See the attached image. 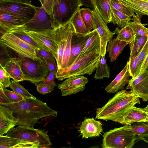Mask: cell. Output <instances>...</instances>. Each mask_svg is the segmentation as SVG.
<instances>
[{"instance_id":"31","label":"cell","mask_w":148,"mask_h":148,"mask_svg":"<svg viewBox=\"0 0 148 148\" xmlns=\"http://www.w3.org/2000/svg\"><path fill=\"white\" fill-rule=\"evenodd\" d=\"M110 8L111 17V22L112 23L117 25L120 27L122 28L131 20V17L111 7Z\"/></svg>"},{"instance_id":"14","label":"cell","mask_w":148,"mask_h":148,"mask_svg":"<svg viewBox=\"0 0 148 148\" xmlns=\"http://www.w3.org/2000/svg\"><path fill=\"white\" fill-rule=\"evenodd\" d=\"M126 89H130L144 101L148 100V70L130 80Z\"/></svg>"},{"instance_id":"51","label":"cell","mask_w":148,"mask_h":148,"mask_svg":"<svg viewBox=\"0 0 148 148\" xmlns=\"http://www.w3.org/2000/svg\"><path fill=\"white\" fill-rule=\"evenodd\" d=\"M83 5L86 7L90 8L93 10L94 9L90 0H80Z\"/></svg>"},{"instance_id":"32","label":"cell","mask_w":148,"mask_h":148,"mask_svg":"<svg viewBox=\"0 0 148 148\" xmlns=\"http://www.w3.org/2000/svg\"><path fill=\"white\" fill-rule=\"evenodd\" d=\"M9 32L29 44L36 50L40 49L41 48L40 46L27 34L24 26L12 29Z\"/></svg>"},{"instance_id":"44","label":"cell","mask_w":148,"mask_h":148,"mask_svg":"<svg viewBox=\"0 0 148 148\" xmlns=\"http://www.w3.org/2000/svg\"><path fill=\"white\" fill-rule=\"evenodd\" d=\"M36 52L38 57L44 60L51 59L54 58L51 53L43 48H41L40 49L36 50Z\"/></svg>"},{"instance_id":"6","label":"cell","mask_w":148,"mask_h":148,"mask_svg":"<svg viewBox=\"0 0 148 148\" xmlns=\"http://www.w3.org/2000/svg\"><path fill=\"white\" fill-rule=\"evenodd\" d=\"M20 58L21 69L25 76L24 81H30L37 85L48 75L49 70L44 59L39 58L36 60L25 57Z\"/></svg>"},{"instance_id":"33","label":"cell","mask_w":148,"mask_h":148,"mask_svg":"<svg viewBox=\"0 0 148 148\" xmlns=\"http://www.w3.org/2000/svg\"><path fill=\"white\" fill-rule=\"evenodd\" d=\"M75 31V28L72 24L68 34L66 45L64 51L62 66L61 68L63 70L66 69L68 67V63L71 53V38L73 34Z\"/></svg>"},{"instance_id":"47","label":"cell","mask_w":148,"mask_h":148,"mask_svg":"<svg viewBox=\"0 0 148 148\" xmlns=\"http://www.w3.org/2000/svg\"><path fill=\"white\" fill-rule=\"evenodd\" d=\"M44 60L46 62L50 72L57 71L58 67L56 65L54 58L51 59H45Z\"/></svg>"},{"instance_id":"40","label":"cell","mask_w":148,"mask_h":148,"mask_svg":"<svg viewBox=\"0 0 148 148\" xmlns=\"http://www.w3.org/2000/svg\"><path fill=\"white\" fill-rule=\"evenodd\" d=\"M110 6L130 17L134 14V12L131 8L125 5L119 0H112Z\"/></svg>"},{"instance_id":"41","label":"cell","mask_w":148,"mask_h":148,"mask_svg":"<svg viewBox=\"0 0 148 148\" xmlns=\"http://www.w3.org/2000/svg\"><path fill=\"white\" fill-rule=\"evenodd\" d=\"M10 77L6 71L3 66L0 65V84L3 88H7L9 87L11 82Z\"/></svg>"},{"instance_id":"13","label":"cell","mask_w":148,"mask_h":148,"mask_svg":"<svg viewBox=\"0 0 148 148\" xmlns=\"http://www.w3.org/2000/svg\"><path fill=\"white\" fill-rule=\"evenodd\" d=\"M88 82L86 77L79 75L66 79L58 84V88L60 90L62 96H66L84 90Z\"/></svg>"},{"instance_id":"49","label":"cell","mask_w":148,"mask_h":148,"mask_svg":"<svg viewBox=\"0 0 148 148\" xmlns=\"http://www.w3.org/2000/svg\"><path fill=\"white\" fill-rule=\"evenodd\" d=\"M32 0H0V3H16L31 4Z\"/></svg>"},{"instance_id":"10","label":"cell","mask_w":148,"mask_h":148,"mask_svg":"<svg viewBox=\"0 0 148 148\" xmlns=\"http://www.w3.org/2000/svg\"><path fill=\"white\" fill-rule=\"evenodd\" d=\"M24 27L27 31L41 32L57 28L52 18L42 6L36 7L33 18L25 24Z\"/></svg>"},{"instance_id":"34","label":"cell","mask_w":148,"mask_h":148,"mask_svg":"<svg viewBox=\"0 0 148 148\" xmlns=\"http://www.w3.org/2000/svg\"><path fill=\"white\" fill-rule=\"evenodd\" d=\"M79 9L75 12L70 21L73 24L76 32L83 34H88L91 31L86 27Z\"/></svg>"},{"instance_id":"35","label":"cell","mask_w":148,"mask_h":148,"mask_svg":"<svg viewBox=\"0 0 148 148\" xmlns=\"http://www.w3.org/2000/svg\"><path fill=\"white\" fill-rule=\"evenodd\" d=\"M110 68L106 63L105 56H101L99 62L96 69V72L94 76L96 79H100L106 77H110Z\"/></svg>"},{"instance_id":"3","label":"cell","mask_w":148,"mask_h":148,"mask_svg":"<svg viewBox=\"0 0 148 148\" xmlns=\"http://www.w3.org/2000/svg\"><path fill=\"white\" fill-rule=\"evenodd\" d=\"M101 56L100 49H96L80 58L66 69H58L56 77L62 81L85 74L90 75L97 67Z\"/></svg>"},{"instance_id":"2","label":"cell","mask_w":148,"mask_h":148,"mask_svg":"<svg viewBox=\"0 0 148 148\" xmlns=\"http://www.w3.org/2000/svg\"><path fill=\"white\" fill-rule=\"evenodd\" d=\"M140 97L132 90L122 89L117 92L103 106L97 108L96 119L112 120L122 124L132 108L140 104Z\"/></svg>"},{"instance_id":"25","label":"cell","mask_w":148,"mask_h":148,"mask_svg":"<svg viewBox=\"0 0 148 148\" xmlns=\"http://www.w3.org/2000/svg\"><path fill=\"white\" fill-rule=\"evenodd\" d=\"M100 41L99 36L96 30L93 29L90 32L89 37L84 47L77 57L76 60L95 49H100Z\"/></svg>"},{"instance_id":"16","label":"cell","mask_w":148,"mask_h":148,"mask_svg":"<svg viewBox=\"0 0 148 148\" xmlns=\"http://www.w3.org/2000/svg\"><path fill=\"white\" fill-rule=\"evenodd\" d=\"M102 125L93 118H85L79 127V131L82 138L99 136L102 132Z\"/></svg>"},{"instance_id":"36","label":"cell","mask_w":148,"mask_h":148,"mask_svg":"<svg viewBox=\"0 0 148 148\" xmlns=\"http://www.w3.org/2000/svg\"><path fill=\"white\" fill-rule=\"evenodd\" d=\"M132 125H125L124 126L127 130L140 137L148 134V125L143 122H137Z\"/></svg>"},{"instance_id":"11","label":"cell","mask_w":148,"mask_h":148,"mask_svg":"<svg viewBox=\"0 0 148 148\" xmlns=\"http://www.w3.org/2000/svg\"><path fill=\"white\" fill-rule=\"evenodd\" d=\"M92 21L93 29L96 30L100 37L101 56H105L108 42L112 39L114 34L109 30L96 8L92 10Z\"/></svg>"},{"instance_id":"53","label":"cell","mask_w":148,"mask_h":148,"mask_svg":"<svg viewBox=\"0 0 148 148\" xmlns=\"http://www.w3.org/2000/svg\"><path fill=\"white\" fill-rule=\"evenodd\" d=\"M142 109L144 111L148 114V104L145 108Z\"/></svg>"},{"instance_id":"37","label":"cell","mask_w":148,"mask_h":148,"mask_svg":"<svg viewBox=\"0 0 148 148\" xmlns=\"http://www.w3.org/2000/svg\"><path fill=\"white\" fill-rule=\"evenodd\" d=\"M14 91L22 96L25 98L36 99V98L30 93L19 82L12 80L9 86Z\"/></svg>"},{"instance_id":"15","label":"cell","mask_w":148,"mask_h":148,"mask_svg":"<svg viewBox=\"0 0 148 148\" xmlns=\"http://www.w3.org/2000/svg\"><path fill=\"white\" fill-rule=\"evenodd\" d=\"M72 24L69 21L59 26L56 29L55 39L58 46V53L56 59L58 69L62 68L64 51L69 30Z\"/></svg>"},{"instance_id":"9","label":"cell","mask_w":148,"mask_h":148,"mask_svg":"<svg viewBox=\"0 0 148 148\" xmlns=\"http://www.w3.org/2000/svg\"><path fill=\"white\" fill-rule=\"evenodd\" d=\"M36 7L31 4L21 3H0V13L11 14L25 24L34 17Z\"/></svg>"},{"instance_id":"21","label":"cell","mask_w":148,"mask_h":148,"mask_svg":"<svg viewBox=\"0 0 148 148\" xmlns=\"http://www.w3.org/2000/svg\"><path fill=\"white\" fill-rule=\"evenodd\" d=\"M24 25L20 20L11 14L0 13L1 36L11 29L23 26Z\"/></svg>"},{"instance_id":"4","label":"cell","mask_w":148,"mask_h":148,"mask_svg":"<svg viewBox=\"0 0 148 148\" xmlns=\"http://www.w3.org/2000/svg\"><path fill=\"white\" fill-rule=\"evenodd\" d=\"M101 147L103 148H131L138 137L127 130L124 125L104 133Z\"/></svg>"},{"instance_id":"54","label":"cell","mask_w":148,"mask_h":148,"mask_svg":"<svg viewBox=\"0 0 148 148\" xmlns=\"http://www.w3.org/2000/svg\"><path fill=\"white\" fill-rule=\"evenodd\" d=\"M145 122L148 123V115L147 117V118L145 120Z\"/></svg>"},{"instance_id":"46","label":"cell","mask_w":148,"mask_h":148,"mask_svg":"<svg viewBox=\"0 0 148 148\" xmlns=\"http://www.w3.org/2000/svg\"><path fill=\"white\" fill-rule=\"evenodd\" d=\"M36 86L37 91L43 95L50 93L54 90V88L42 83H39Z\"/></svg>"},{"instance_id":"1","label":"cell","mask_w":148,"mask_h":148,"mask_svg":"<svg viewBox=\"0 0 148 148\" xmlns=\"http://www.w3.org/2000/svg\"><path fill=\"white\" fill-rule=\"evenodd\" d=\"M13 112L18 119L16 125L34 127L38 120L45 117H56L58 112L49 108L46 103L37 99L24 98L17 103L0 104Z\"/></svg>"},{"instance_id":"42","label":"cell","mask_w":148,"mask_h":148,"mask_svg":"<svg viewBox=\"0 0 148 148\" xmlns=\"http://www.w3.org/2000/svg\"><path fill=\"white\" fill-rule=\"evenodd\" d=\"M4 92L10 101L11 103L19 102L24 99L22 96L14 91H12L3 88Z\"/></svg>"},{"instance_id":"52","label":"cell","mask_w":148,"mask_h":148,"mask_svg":"<svg viewBox=\"0 0 148 148\" xmlns=\"http://www.w3.org/2000/svg\"><path fill=\"white\" fill-rule=\"evenodd\" d=\"M138 140H143L148 143V134L142 137H138Z\"/></svg>"},{"instance_id":"17","label":"cell","mask_w":148,"mask_h":148,"mask_svg":"<svg viewBox=\"0 0 148 148\" xmlns=\"http://www.w3.org/2000/svg\"><path fill=\"white\" fill-rule=\"evenodd\" d=\"M89 33L83 34L77 33L75 31L73 33L71 40V53L68 68L76 60L81 52L89 37Z\"/></svg>"},{"instance_id":"26","label":"cell","mask_w":148,"mask_h":148,"mask_svg":"<svg viewBox=\"0 0 148 148\" xmlns=\"http://www.w3.org/2000/svg\"><path fill=\"white\" fill-rule=\"evenodd\" d=\"M112 0H90L94 8H97L101 16L107 24L111 21L110 3Z\"/></svg>"},{"instance_id":"5","label":"cell","mask_w":148,"mask_h":148,"mask_svg":"<svg viewBox=\"0 0 148 148\" xmlns=\"http://www.w3.org/2000/svg\"><path fill=\"white\" fill-rule=\"evenodd\" d=\"M6 135L32 143L38 148L48 147L52 145L47 132L34 127H13L8 131Z\"/></svg>"},{"instance_id":"39","label":"cell","mask_w":148,"mask_h":148,"mask_svg":"<svg viewBox=\"0 0 148 148\" xmlns=\"http://www.w3.org/2000/svg\"><path fill=\"white\" fill-rule=\"evenodd\" d=\"M82 19L87 28L90 31L93 29L92 21V10L89 8L79 9Z\"/></svg>"},{"instance_id":"29","label":"cell","mask_w":148,"mask_h":148,"mask_svg":"<svg viewBox=\"0 0 148 148\" xmlns=\"http://www.w3.org/2000/svg\"><path fill=\"white\" fill-rule=\"evenodd\" d=\"M148 38V36H136L134 40L129 44L130 53L128 62H130L134 57L139 54Z\"/></svg>"},{"instance_id":"23","label":"cell","mask_w":148,"mask_h":148,"mask_svg":"<svg viewBox=\"0 0 148 148\" xmlns=\"http://www.w3.org/2000/svg\"><path fill=\"white\" fill-rule=\"evenodd\" d=\"M128 44L126 42L117 38L112 39L109 42L107 46L106 51L109 53L110 62H113L116 60L124 47Z\"/></svg>"},{"instance_id":"7","label":"cell","mask_w":148,"mask_h":148,"mask_svg":"<svg viewBox=\"0 0 148 148\" xmlns=\"http://www.w3.org/2000/svg\"><path fill=\"white\" fill-rule=\"evenodd\" d=\"M83 5L80 0H53V17L56 27L69 21Z\"/></svg>"},{"instance_id":"55","label":"cell","mask_w":148,"mask_h":148,"mask_svg":"<svg viewBox=\"0 0 148 148\" xmlns=\"http://www.w3.org/2000/svg\"><path fill=\"white\" fill-rule=\"evenodd\" d=\"M147 124L148 125V123H147Z\"/></svg>"},{"instance_id":"22","label":"cell","mask_w":148,"mask_h":148,"mask_svg":"<svg viewBox=\"0 0 148 148\" xmlns=\"http://www.w3.org/2000/svg\"><path fill=\"white\" fill-rule=\"evenodd\" d=\"M0 148H37L38 147L32 143L6 135H0Z\"/></svg>"},{"instance_id":"27","label":"cell","mask_w":148,"mask_h":148,"mask_svg":"<svg viewBox=\"0 0 148 148\" xmlns=\"http://www.w3.org/2000/svg\"><path fill=\"white\" fill-rule=\"evenodd\" d=\"M148 115V113L144 111L142 108L134 106L125 117L123 124L130 125L137 122H145Z\"/></svg>"},{"instance_id":"18","label":"cell","mask_w":148,"mask_h":148,"mask_svg":"<svg viewBox=\"0 0 148 148\" xmlns=\"http://www.w3.org/2000/svg\"><path fill=\"white\" fill-rule=\"evenodd\" d=\"M18 119L13 115L12 111L0 105V135L7 134L16 125Z\"/></svg>"},{"instance_id":"45","label":"cell","mask_w":148,"mask_h":148,"mask_svg":"<svg viewBox=\"0 0 148 148\" xmlns=\"http://www.w3.org/2000/svg\"><path fill=\"white\" fill-rule=\"evenodd\" d=\"M38 1L40 2L41 6L43 7L48 14L51 15L53 21L52 14L53 0H38Z\"/></svg>"},{"instance_id":"48","label":"cell","mask_w":148,"mask_h":148,"mask_svg":"<svg viewBox=\"0 0 148 148\" xmlns=\"http://www.w3.org/2000/svg\"><path fill=\"white\" fill-rule=\"evenodd\" d=\"M11 101L5 94L2 86L0 84V104L9 103Z\"/></svg>"},{"instance_id":"12","label":"cell","mask_w":148,"mask_h":148,"mask_svg":"<svg viewBox=\"0 0 148 148\" xmlns=\"http://www.w3.org/2000/svg\"><path fill=\"white\" fill-rule=\"evenodd\" d=\"M56 28L41 32L25 30L27 34L41 48H43L51 53L56 59L58 50L57 45L55 39Z\"/></svg>"},{"instance_id":"43","label":"cell","mask_w":148,"mask_h":148,"mask_svg":"<svg viewBox=\"0 0 148 148\" xmlns=\"http://www.w3.org/2000/svg\"><path fill=\"white\" fill-rule=\"evenodd\" d=\"M57 71L49 72L48 75L42 82L43 84L48 85L54 88L57 86L54 80L56 77Z\"/></svg>"},{"instance_id":"8","label":"cell","mask_w":148,"mask_h":148,"mask_svg":"<svg viewBox=\"0 0 148 148\" xmlns=\"http://www.w3.org/2000/svg\"><path fill=\"white\" fill-rule=\"evenodd\" d=\"M0 45L15 52L19 57H25L34 60L38 59L36 49L31 45L8 32L0 37Z\"/></svg>"},{"instance_id":"24","label":"cell","mask_w":148,"mask_h":148,"mask_svg":"<svg viewBox=\"0 0 148 148\" xmlns=\"http://www.w3.org/2000/svg\"><path fill=\"white\" fill-rule=\"evenodd\" d=\"M136 14L148 16V0H119Z\"/></svg>"},{"instance_id":"30","label":"cell","mask_w":148,"mask_h":148,"mask_svg":"<svg viewBox=\"0 0 148 148\" xmlns=\"http://www.w3.org/2000/svg\"><path fill=\"white\" fill-rule=\"evenodd\" d=\"M113 32L114 34H117L116 38L125 41L128 44L131 43L136 36L133 30L127 25L121 29L117 27Z\"/></svg>"},{"instance_id":"50","label":"cell","mask_w":148,"mask_h":148,"mask_svg":"<svg viewBox=\"0 0 148 148\" xmlns=\"http://www.w3.org/2000/svg\"><path fill=\"white\" fill-rule=\"evenodd\" d=\"M147 70H148V54L143 62L141 70L139 75L143 73Z\"/></svg>"},{"instance_id":"38","label":"cell","mask_w":148,"mask_h":148,"mask_svg":"<svg viewBox=\"0 0 148 148\" xmlns=\"http://www.w3.org/2000/svg\"><path fill=\"white\" fill-rule=\"evenodd\" d=\"M128 62L129 71L132 79L138 76L141 71V66L138 58V55L134 57L130 62Z\"/></svg>"},{"instance_id":"19","label":"cell","mask_w":148,"mask_h":148,"mask_svg":"<svg viewBox=\"0 0 148 148\" xmlns=\"http://www.w3.org/2000/svg\"><path fill=\"white\" fill-rule=\"evenodd\" d=\"M130 74L127 62L125 67L112 82L105 88L108 93H114L123 88L130 80Z\"/></svg>"},{"instance_id":"28","label":"cell","mask_w":148,"mask_h":148,"mask_svg":"<svg viewBox=\"0 0 148 148\" xmlns=\"http://www.w3.org/2000/svg\"><path fill=\"white\" fill-rule=\"evenodd\" d=\"M141 16L134 14L131 19L133 21H129L127 25L133 30L136 36H148V28L141 23Z\"/></svg>"},{"instance_id":"20","label":"cell","mask_w":148,"mask_h":148,"mask_svg":"<svg viewBox=\"0 0 148 148\" xmlns=\"http://www.w3.org/2000/svg\"><path fill=\"white\" fill-rule=\"evenodd\" d=\"M3 66L14 80L18 82L24 81L25 76L21 69L20 58H10Z\"/></svg>"}]
</instances>
